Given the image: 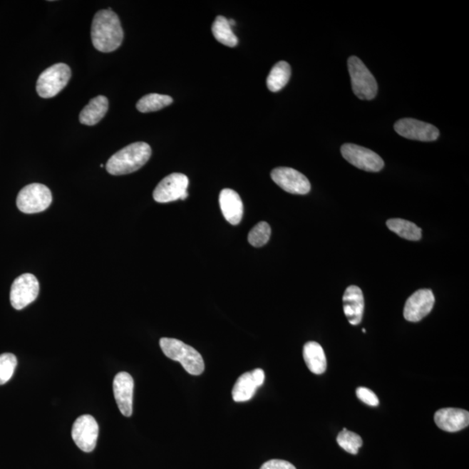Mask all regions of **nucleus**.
<instances>
[{"mask_svg": "<svg viewBox=\"0 0 469 469\" xmlns=\"http://www.w3.org/2000/svg\"><path fill=\"white\" fill-rule=\"evenodd\" d=\"M212 34L218 42L226 46L234 47L238 43V38L233 33L229 21L224 16H218L212 26Z\"/></svg>", "mask_w": 469, "mask_h": 469, "instance_id": "23", "label": "nucleus"}, {"mask_svg": "<svg viewBox=\"0 0 469 469\" xmlns=\"http://www.w3.org/2000/svg\"><path fill=\"white\" fill-rule=\"evenodd\" d=\"M341 153L349 164L365 172H378L384 167L383 158L378 154L363 146L345 144L341 146Z\"/></svg>", "mask_w": 469, "mask_h": 469, "instance_id": "8", "label": "nucleus"}, {"mask_svg": "<svg viewBox=\"0 0 469 469\" xmlns=\"http://www.w3.org/2000/svg\"><path fill=\"white\" fill-rule=\"evenodd\" d=\"M258 387L252 372H246L237 379L232 389V398L237 403H244L252 398Z\"/></svg>", "mask_w": 469, "mask_h": 469, "instance_id": "20", "label": "nucleus"}, {"mask_svg": "<svg viewBox=\"0 0 469 469\" xmlns=\"http://www.w3.org/2000/svg\"><path fill=\"white\" fill-rule=\"evenodd\" d=\"M91 34L95 48L101 53L116 51L124 39L120 19L110 8L99 11L94 16Z\"/></svg>", "mask_w": 469, "mask_h": 469, "instance_id": "1", "label": "nucleus"}, {"mask_svg": "<svg viewBox=\"0 0 469 469\" xmlns=\"http://www.w3.org/2000/svg\"><path fill=\"white\" fill-rule=\"evenodd\" d=\"M387 226L391 232L409 241H418L421 238V230L414 224L400 218H393L387 221Z\"/></svg>", "mask_w": 469, "mask_h": 469, "instance_id": "22", "label": "nucleus"}, {"mask_svg": "<svg viewBox=\"0 0 469 469\" xmlns=\"http://www.w3.org/2000/svg\"><path fill=\"white\" fill-rule=\"evenodd\" d=\"M252 375L257 386L258 388L261 387L265 379L264 371L261 368H256L252 372Z\"/></svg>", "mask_w": 469, "mask_h": 469, "instance_id": "30", "label": "nucleus"}, {"mask_svg": "<svg viewBox=\"0 0 469 469\" xmlns=\"http://www.w3.org/2000/svg\"><path fill=\"white\" fill-rule=\"evenodd\" d=\"M356 396L363 403L369 405V406L376 407L379 405L378 397L369 388L364 387L357 388Z\"/></svg>", "mask_w": 469, "mask_h": 469, "instance_id": "28", "label": "nucleus"}, {"mask_svg": "<svg viewBox=\"0 0 469 469\" xmlns=\"http://www.w3.org/2000/svg\"><path fill=\"white\" fill-rule=\"evenodd\" d=\"M71 76L70 67L58 63L43 71L37 81V93L41 98H51L65 88Z\"/></svg>", "mask_w": 469, "mask_h": 469, "instance_id": "5", "label": "nucleus"}, {"mask_svg": "<svg viewBox=\"0 0 469 469\" xmlns=\"http://www.w3.org/2000/svg\"><path fill=\"white\" fill-rule=\"evenodd\" d=\"M336 440L339 446L349 454H359V448L363 447V440H361V436L356 434V433L349 431L345 428L343 431L339 433Z\"/></svg>", "mask_w": 469, "mask_h": 469, "instance_id": "25", "label": "nucleus"}, {"mask_svg": "<svg viewBox=\"0 0 469 469\" xmlns=\"http://www.w3.org/2000/svg\"><path fill=\"white\" fill-rule=\"evenodd\" d=\"M348 67L351 78L352 89L361 100H372L378 91L376 78L363 61L356 56L349 58Z\"/></svg>", "mask_w": 469, "mask_h": 469, "instance_id": "4", "label": "nucleus"}, {"mask_svg": "<svg viewBox=\"0 0 469 469\" xmlns=\"http://www.w3.org/2000/svg\"><path fill=\"white\" fill-rule=\"evenodd\" d=\"M437 427L447 432L463 431L469 424V413L462 408H442L436 413Z\"/></svg>", "mask_w": 469, "mask_h": 469, "instance_id": "15", "label": "nucleus"}, {"mask_svg": "<svg viewBox=\"0 0 469 469\" xmlns=\"http://www.w3.org/2000/svg\"><path fill=\"white\" fill-rule=\"evenodd\" d=\"M189 178L182 173H172L163 180L154 190V200L161 204L185 200L188 197Z\"/></svg>", "mask_w": 469, "mask_h": 469, "instance_id": "7", "label": "nucleus"}, {"mask_svg": "<svg viewBox=\"0 0 469 469\" xmlns=\"http://www.w3.org/2000/svg\"><path fill=\"white\" fill-rule=\"evenodd\" d=\"M363 332L366 333V329H363Z\"/></svg>", "mask_w": 469, "mask_h": 469, "instance_id": "32", "label": "nucleus"}, {"mask_svg": "<svg viewBox=\"0 0 469 469\" xmlns=\"http://www.w3.org/2000/svg\"><path fill=\"white\" fill-rule=\"evenodd\" d=\"M39 293V283L33 274H23L14 282L10 292L11 306L21 311L37 299Z\"/></svg>", "mask_w": 469, "mask_h": 469, "instance_id": "9", "label": "nucleus"}, {"mask_svg": "<svg viewBox=\"0 0 469 469\" xmlns=\"http://www.w3.org/2000/svg\"><path fill=\"white\" fill-rule=\"evenodd\" d=\"M272 236V228L268 222H260L250 230L248 241L254 247L259 248L264 246Z\"/></svg>", "mask_w": 469, "mask_h": 469, "instance_id": "26", "label": "nucleus"}, {"mask_svg": "<svg viewBox=\"0 0 469 469\" xmlns=\"http://www.w3.org/2000/svg\"><path fill=\"white\" fill-rule=\"evenodd\" d=\"M222 215L230 225H239L244 216V205L239 195L232 189L222 190L220 195Z\"/></svg>", "mask_w": 469, "mask_h": 469, "instance_id": "17", "label": "nucleus"}, {"mask_svg": "<svg viewBox=\"0 0 469 469\" xmlns=\"http://www.w3.org/2000/svg\"><path fill=\"white\" fill-rule=\"evenodd\" d=\"M109 109L108 98L105 96H98L91 99L89 104L79 114V121L86 125H95L105 116Z\"/></svg>", "mask_w": 469, "mask_h": 469, "instance_id": "18", "label": "nucleus"}, {"mask_svg": "<svg viewBox=\"0 0 469 469\" xmlns=\"http://www.w3.org/2000/svg\"><path fill=\"white\" fill-rule=\"evenodd\" d=\"M395 130L401 137L423 142L436 141L440 135L436 126L414 118H403L397 121Z\"/></svg>", "mask_w": 469, "mask_h": 469, "instance_id": "12", "label": "nucleus"}, {"mask_svg": "<svg viewBox=\"0 0 469 469\" xmlns=\"http://www.w3.org/2000/svg\"><path fill=\"white\" fill-rule=\"evenodd\" d=\"M53 195L48 187L41 184L28 185L19 192L17 206L21 212L34 214L48 209Z\"/></svg>", "mask_w": 469, "mask_h": 469, "instance_id": "6", "label": "nucleus"}, {"mask_svg": "<svg viewBox=\"0 0 469 469\" xmlns=\"http://www.w3.org/2000/svg\"><path fill=\"white\" fill-rule=\"evenodd\" d=\"M272 178L286 192L305 195L308 194L311 188V182L304 174L288 167L274 169Z\"/></svg>", "mask_w": 469, "mask_h": 469, "instance_id": "11", "label": "nucleus"}, {"mask_svg": "<svg viewBox=\"0 0 469 469\" xmlns=\"http://www.w3.org/2000/svg\"><path fill=\"white\" fill-rule=\"evenodd\" d=\"M173 98L167 95L150 93L145 95L138 102L137 109L143 113H153L172 105Z\"/></svg>", "mask_w": 469, "mask_h": 469, "instance_id": "24", "label": "nucleus"}, {"mask_svg": "<svg viewBox=\"0 0 469 469\" xmlns=\"http://www.w3.org/2000/svg\"><path fill=\"white\" fill-rule=\"evenodd\" d=\"M162 351L167 357L180 361L187 372L193 376H200L205 371V361L200 353L192 346L174 339H161L159 341Z\"/></svg>", "mask_w": 469, "mask_h": 469, "instance_id": "3", "label": "nucleus"}, {"mask_svg": "<svg viewBox=\"0 0 469 469\" xmlns=\"http://www.w3.org/2000/svg\"><path fill=\"white\" fill-rule=\"evenodd\" d=\"M228 21H229V24H230V27L232 28L234 25H236V22H234L233 21V19H228Z\"/></svg>", "mask_w": 469, "mask_h": 469, "instance_id": "31", "label": "nucleus"}, {"mask_svg": "<svg viewBox=\"0 0 469 469\" xmlns=\"http://www.w3.org/2000/svg\"><path fill=\"white\" fill-rule=\"evenodd\" d=\"M152 156V148L145 142L133 143L118 150L106 164V170L114 176L137 172Z\"/></svg>", "mask_w": 469, "mask_h": 469, "instance_id": "2", "label": "nucleus"}, {"mask_svg": "<svg viewBox=\"0 0 469 469\" xmlns=\"http://www.w3.org/2000/svg\"><path fill=\"white\" fill-rule=\"evenodd\" d=\"M99 427L96 419L90 415L79 416L71 431L74 443L82 451L90 453L96 448Z\"/></svg>", "mask_w": 469, "mask_h": 469, "instance_id": "10", "label": "nucleus"}, {"mask_svg": "<svg viewBox=\"0 0 469 469\" xmlns=\"http://www.w3.org/2000/svg\"><path fill=\"white\" fill-rule=\"evenodd\" d=\"M435 304L434 294L431 289H420L408 298L405 304V319L416 323L431 312Z\"/></svg>", "mask_w": 469, "mask_h": 469, "instance_id": "13", "label": "nucleus"}, {"mask_svg": "<svg viewBox=\"0 0 469 469\" xmlns=\"http://www.w3.org/2000/svg\"><path fill=\"white\" fill-rule=\"evenodd\" d=\"M134 380L127 372L118 373L113 381L115 400L121 414L126 417L133 415Z\"/></svg>", "mask_w": 469, "mask_h": 469, "instance_id": "14", "label": "nucleus"}, {"mask_svg": "<svg viewBox=\"0 0 469 469\" xmlns=\"http://www.w3.org/2000/svg\"><path fill=\"white\" fill-rule=\"evenodd\" d=\"M17 365V357L14 354L5 353L0 355V385L6 383L13 377Z\"/></svg>", "mask_w": 469, "mask_h": 469, "instance_id": "27", "label": "nucleus"}, {"mask_svg": "<svg viewBox=\"0 0 469 469\" xmlns=\"http://www.w3.org/2000/svg\"><path fill=\"white\" fill-rule=\"evenodd\" d=\"M304 359L309 371L321 375L327 368V359L323 347L316 341H309L304 347Z\"/></svg>", "mask_w": 469, "mask_h": 469, "instance_id": "19", "label": "nucleus"}, {"mask_svg": "<svg viewBox=\"0 0 469 469\" xmlns=\"http://www.w3.org/2000/svg\"><path fill=\"white\" fill-rule=\"evenodd\" d=\"M290 76H292V69H290L289 63L285 61L278 62L269 74L268 89L272 93H277L287 85Z\"/></svg>", "mask_w": 469, "mask_h": 469, "instance_id": "21", "label": "nucleus"}, {"mask_svg": "<svg viewBox=\"0 0 469 469\" xmlns=\"http://www.w3.org/2000/svg\"><path fill=\"white\" fill-rule=\"evenodd\" d=\"M344 311L349 324L356 326L363 320L364 298L363 292L357 286H349L345 290L343 298Z\"/></svg>", "mask_w": 469, "mask_h": 469, "instance_id": "16", "label": "nucleus"}, {"mask_svg": "<svg viewBox=\"0 0 469 469\" xmlns=\"http://www.w3.org/2000/svg\"><path fill=\"white\" fill-rule=\"evenodd\" d=\"M260 469H297L293 464L284 460H270L262 464Z\"/></svg>", "mask_w": 469, "mask_h": 469, "instance_id": "29", "label": "nucleus"}]
</instances>
